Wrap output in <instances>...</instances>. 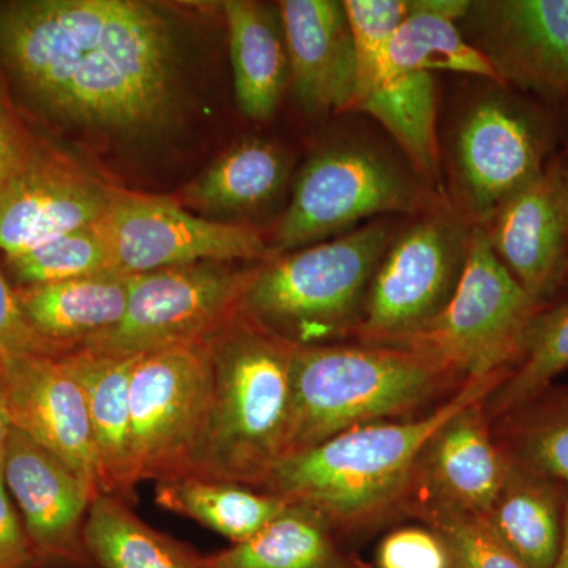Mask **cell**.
<instances>
[{
    "label": "cell",
    "mask_w": 568,
    "mask_h": 568,
    "mask_svg": "<svg viewBox=\"0 0 568 568\" xmlns=\"http://www.w3.org/2000/svg\"><path fill=\"white\" fill-rule=\"evenodd\" d=\"M541 308L497 260L484 227L474 226L454 297L405 347L432 355L463 383L507 375Z\"/></svg>",
    "instance_id": "9"
},
{
    "label": "cell",
    "mask_w": 568,
    "mask_h": 568,
    "mask_svg": "<svg viewBox=\"0 0 568 568\" xmlns=\"http://www.w3.org/2000/svg\"><path fill=\"white\" fill-rule=\"evenodd\" d=\"M343 2L357 48L353 111L375 118L394 138L418 178L440 196L444 190L435 74L388 54V43L409 13L410 0Z\"/></svg>",
    "instance_id": "10"
},
{
    "label": "cell",
    "mask_w": 568,
    "mask_h": 568,
    "mask_svg": "<svg viewBox=\"0 0 568 568\" xmlns=\"http://www.w3.org/2000/svg\"><path fill=\"white\" fill-rule=\"evenodd\" d=\"M89 560L102 568H197L200 556L145 525L118 497L93 500L82 529Z\"/></svg>",
    "instance_id": "29"
},
{
    "label": "cell",
    "mask_w": 568,
    "mask_h": 568,
    "mask_svg": "<svg viewBox=\"0 0 568 568\" xmlns=\"http://www.w3.org/2000/svg\"><path fill=\"white\" fill-rule=\"evenodd\" d=\"M485 399L448 418L426 443L403 511L424 523L448 515L487 517L506 478L508 458L497 443Z\"/></svg>",
    "instance_id": "15"
},
{
    "label": "cell",
    "mask_w": 568,
    "mask_h": 568,
    "mask_svg": "<svg viewBox=\"0 0 568 568\" xmlns=\"http://www.w3.org/2000/svg\"><path fill=\"white\" fill-rule=\"evenodd\" d=\"M197 568H366L338 547L320 514L290 504L248 540L200 556Z\"/></svg>",
    "instance_id": "25"
},
{
    "label": "cell",
    "mask_w": 568,
    "mask_h": 568,
    "mask_svg": "<svg viewBox=\"0 0 568 568\" xmlns=\"http://www.w3.org/2000/svg\"><path fill=\"white\" fill-rule=\"evenodd\" d=\"M290 174L286 153L250 138L227 149L186 186V203L223 213L253 212L274 201Z\"/></svg>",
    "instance_id": "26"
},
{
    "label": "cell",
    "mask_w": 568,
    "mask_h": 568,
    "mask_svg": "<svg viewBox=\"0 0 568 568\" xmlns=\"http://www.w3.org/2000/svg\"><path fill=\"white\" fill-rule=\"evenodd\" d=\"M396 231L386 216L265 261L239 315L295 347L355 336L373 275Z\"/></svg>",
    "instance_id": "5"
},
{
    "label": "cell",
    "mask_w": 568,
    "mask_h": 568,
    "mask_svg": "<svg viewBox=\"0 0 568 568\" xmlns=\"http://www.w3.org/2000/svg\"><path fill=\"white\" fill-rule=\"evenodd\" d=\"M61 361L88 405L100 491L123 500L138 485L130 450V384L138 355L111 357L77 349Z\"/></svg>",
    "instance_id": "21"
},
{
    "label": "cell",
    "mask_w": 568,
    "mask_h": 568,
    "mask_svg": "<svg viewBox=\"0 0 568 568\" xmlns=\"http://www.w3.org/2000/svg\"><path fill=\"white\" fill-rule=\"evenodd\" d=\"M2 466L39 567L88 564L82 529L99 488L17 428Z\"/></svg>",
    "instance_id": "16"
},
{
    "label": "cell",
    "mask_w": 568,
    "mask_h": 568,
    "mask_svg": "<svg viewBox=\"0 0 568 568\" xmlns=\"http://www.w3.org/2000/svg\"><path fill=\"white\" fill-rule=\"evenodd\" d=\"M212 394L209 336L138 355L130 384L134 478L189 476Z\"/></svg>",
    "instance_id": "11"
},
{
    "label": "cell",
    "mask_w": 568,
    "mask_h": 568,
    "mask_svg": "<svg viewBox=\"0 0 568 568\" xmlns=\"http://www.w3.org/2000/svg\"><path fill=\"white\" fill-rule=\"evenodd\" d=\"M446 544L452 568H529L480 517H435L425 521Z\"/></svg>",
    "instance_id": "33"
},
{
    "label": "cell",
    "mask_w": 568,
    "mask_h": 568,
    "mask_svg": "<svg viewBox=\"0 0 568 568\" xmlns=\"http://www.w3.org/2000/svg\"><path fill=\"white\" fill-rule=\"evenodd\" d=\"M416 171L364 142L346 141L315 153L295 179L276 226L271 260L349 233L388 215H418L437 204Z\"/></svg>",
    "instance_id": "7"
},
{
    "label": "cell",
    "mask_w": 568,
    "mask_h": 568,
    "mask_svg": "<svg viewBox=\"0 0 568 568\" xmlns=\"http://www.w3.org/2000/svg\"><path fill=\"white\" fill-rule=\"evenodd\" d=\"M473 227L443 203L396 231L373 275L355 338L364 345L405 347L424 332L457 291Z\"/></svg>",
    "instance_id": "8"
},
{
    "label": "cell",
    "mask_w": 568,
    "mask_h": 568,
    "mask_svg": "<svg viewBox=\"0 0 568 568\" xmlns=\"http://www.w3.org/2000/svg\"><path fill=\"white\" fill-rule=\"evenodd\" d=\"M31 541L9 497L0 462V568H36Z\"/></svg>",
    "instance_id": "37"
},
{
    "label": "cell",
    "mask_w": 568,
    "mask_h": 568,
    "mask_svg": "<svg viewBox=\"0 0 568 568\" xmlns=\"http://www.w3.org/2000/svg\"><path fill=\"white\" fill-rule=\"evenodd\" d=\"M11 429H13V424H11L6 394H3V387L2 384H0V462H2L3 454H6V447L10 439Z\"/></svg>",
    "instance_id": "38"
},
{
    "label": "cell",
    "mask_w": 568,
    "mask_h": 568,
    "mask_svg": "<svg viewBox=\"0 0 568 568\" xmlns=\"http://www.w3.org/2000/svg\"><path fill=\"white\" fill-rule=\"evenodd\" d=\"M39 142L18 118L0 74V192L28 163Z\"/></svg>",
    "instance_id": "36"
},
{
    "label": "cell",
    "mask_w": 568,
    "mask_h": 568,
    "mask_svg": "<svg viewBox=\"0 0 568 568\" xmlns=\"http://www.w3.org/2000/svg\"><path fill=\"white\" fill-rule=\"evenodd\" d=\"M458 26L500 84L552 106L568 99V0H467Z\"/></svg>",
    "instance_id": "14"
},
{
    "label": "cell",
    "mask_w": 568,
    "mask_h": 568,
    "mask_svg": "<svg viewBox=\"0 0 568 568\" xmlns=\"http://www.w3.org/2000/svg\"><path fill=\"white\" fill-rule=\"evenodd\" d=\"M481 227L497 260L538 305L559 301L568 290V231L558 156Z\"/></svg>",
    "instance_id": "18"
},
{
    "label": "cell",
    "mask_w": 568,
    "mask_h": 568,
    "mask_svg": "<svg viewBox=\"0 0 568 568\" xmlns=\"http://www.w3.org/2000/svg\"><path fill=\"white\" fill-rule=\"evenodd\" d=\"M282 18L290 85L308 114L353 111L357 48L345 2L283 0Z\"/></svg>",
    "instance_id": "20"
},
{
    "label": "cell",
    "mask_w": 568,
    "mask_h": 568,
    "mask_svg": "<svg viewBox=\"0 0 568 568\" xmlns=\"http://www.w3.org/2000/svg\"><path fill=\"white\" fill-rule=\"evenodd\" d=\"M556 111H558L559 145L562 148L558 156L568 164V99L556 104Z\"/></svg>",
    "instance_id": "39"
},
{
    "label": "cell",
    "mask_w": 568,
    "mask_h": 568,
    "mask_svg": "<svg viewBox=\"0 0 568 568\" xmlns=\"http://www.w3.org/2000/svg\"><path fill=\"white\" fill-rule=\"evenodd\" d=\"M209 345L211 406L189 476L263 488L286 457L297 347L241 315Z\"/></svg>",
    "instance_id": "3"
},
{
    "label": "cell",
    "mask_w": 568,
    "mask_h": 568,
    "mask_svg": "<svg viewBox=\"0 0 568 568\" xmlns=\"http://www.w3.org/2000/svg\"><path fill=\"white\" fill-rule=\"evenodd\" d=\"M558 145L556 106L488 82L459 112L448 140L452 207L474 226H485L547 171Z\"/></svg>",
    "instance_id": "6"
},
{
    "label": "cell",
    "mask_w": 568,
    "mask_h": 568,
    "mask_svg": "<svg viewBox=\"0 0 568 568\" xmlns=\"http://www.w3.org/2000/svg\"><path fill=\"white\" fill-rule=\"evenodd\" d=\"M564 514L566 489L508 458L503 487L484 518L526 566L552 568L562 541Z\"/></svg>",
    "instance_id": "24"
},
{
    "label": "cell",
    "mask_w": 568,
    "mask_h": 568,
    "mask_svg": "<svg viewBox=\"0 0 568 568\" xmlns=\"http://www.w3.org/2000/svg\"><path fill=\"white\" fill-rule=\"evenodd\" d=\"M155 503L222 534L233 544L248 540L290 506L267 491L196 476L156 481Z\"/></svg>",
    "instance_id": "27"
},
{
    "label": "cell",
    "mask_w": 568,
    "mask_h": 568,
    "mask_svg": "<svg viewBox=\"0 0 568 568\" xmlns=\"http://www.w3.org/2000/svg\"><path fill=\"white\" fill-rule=\"evenodd\" d=\"M559 159V156H558ZM560 182H562L564 200H566L567 231H568V164L559 159Z\"/></svg>",
    "instance_id": "41"
},
{
    "label": "cell",
    "mask_w": 568,
    "mask_h": 568,
    "mask_svg": "<svg viewBox=\"0 0 568 568\" xmlns=\"http://www.w3.org/2000/svg\"><path fill=\"white\" fill-rule=\"evenodd\" d=\"M508 458L558 481L568 493V386H549L493 422Z\"/></svg>",
    "instance_id": "30"
},
{
    "label": "cell",
    "mask_w": 568,
    "mask_h": 568,
    "mask_svg": "<svg viewBox=\"0 0 568 568\" xmlns=\"http://www.w3.org/2000/svg\"><path fill=\"white\" fill-rule=\"evenodd\" d=\"M132 275L84 276L17 287L24 315L41 335L77 351L84 339L114 328L125 316Z\"/></svg>",
    "instance_id": "23"
},
{
    "label": "cell",
    "mask_w": 568,
    "mask_h": 568,
    "mask_svg": "<svg viewBox=\"0 0 568 568\" xmlns=\"http://www.w3.org/2000/svg\"><path fill=\"white\" fill-rule=\"evenodd\" d=\"M61 358L24 355L0 365L11 424L100 491L88 405Z\"/></svg>",
    "instance_id": "19"
},
{
    "label": "cell",
    "mask_w": 568,
    "mask_h": 568,
    "mask_svg": "<svg viewBox=\"0 0 568 568\" xmlns=\"http://www.w3.org/2000/svg\"><path fill=\"white\" fill-rule=\"evenodd\" d=\"M6 264L20 286L118 272L104 216L32 252L10 257Z\"/></svg>",
    "instance_id": "32"
},
{
    "label": "cell",
    "mask_w": 568,
    "mask_h": 568,
    "mask_svg": "<svg viewBox=\"0 0 568 568\" xmlns=\"http://www.w3.org/2000/svg\"><path fill=\"white\" fill-rule=\"evenodd\" d=\"M256 268L200 263L132 275L121 323L78 349L134 357L207 338L239 315Z\"/></svg>",
    "instance_id": "12"
},
{
    "label": "cell",
    "mask_w": 568,
    "mask_h": 568,
    "mask_svg": "<svg viewBox=\"0 0 568 568\" xmlns=\"http://www.w3.org/2000/svg\"><path fill=\"white\" fill-rule=\"evenodd\" d=\"M376 568H452L446 544L432 528L392 530L376 551Z\"/></svg>",
    "instance_id": "35"
},
{
    "label": "cell",
    "mask_w": 568,
    "mask_h": 568,
    "mask_svg": "<svg viewBox=\"0 0 568 568\" xmlns=\"http://www.w3.org/2000/svg\"><path fill=\"white\" fill-rule=\"evenodd\" d=\"M462 384L435 357L413 347H297L286 457L355 426L410 417Z\"/></svg>",
    "instance_id": "4"
},
{
    "label": "cell",
    "mask_w": 568,
    "mask_h": 568,
    "mask_svg": "<svg viewBox=\"0 0 568 568\" xmlns=\"http://www.w3.org/2000/svg\"><path fill=\"white\" fill-rule=\"evenodd\" d=\"M568 368V297L544 306L530 323L517 364L485 399L489 420L506 416L551 386Z\"/></svg>",
    "instance_id": "31"
},
{
    "label": "cell",
    "mask_w": 568,
    "mask_h": 568,
    "mask_svg": "<svg viewBox=\"0 0 568 568\" xmlns=\"http://www.w3.org/2000/svg\"><path fill=\"white\" fill-rule=\"evenodd\" d=\"M466 7L467 0H410L409 13L388 43V54L433 74L450 71L500 84L485 55L459 29Z\"/></svg>",
    "instance_id": "28"
},
{
    "label": "cell",
    "mask_w": 568,
    "mask_h": 568,
    "mask_svg": "<svg viewBox=\"0 0 568 568\" xmlns=\"http://www.w3.org/2000/svg\"><path fill=\"white\" fill-rule=\"evenodd\" d=\"M73 351L52 342L33 327L22 312L17 290L10 286L9 280L0 271V365L24 355L59 358Z\"/></svg>",
    "instance_id": "34"
},
{
    "label": "cell",
    "mask_w": 568,
    "mask_h": 568,
    "mask_svg": "<svg viewBox=\"0 0 568 568\" xmlns=\"http://www.w3.org/2000/svg\"><path fill=\"white\" fill-rule=\"evenodd\" d=\"M239 110L254 122L271 119L290 84L282 18L263 3H223Z\"/></svg>",
    "instance_id": "22"
},
{
    "label": "cell",
    "mask_w": 568,
    "mask_h": 568,
    "mask_svg": "<svg viewBox=\"0 0 568 568\" xmlns=\"http://www.w3.org/2000/svg\"><path fill=\"white\" fill-rule=\"evenodd\" d=\"M0 65L70 126L140 136L166 129L181 108V39L152 3L0 2Z\"/></svg>",
    "instance_id": "1"
},
{
    "label": "cell",
    "mask_w": 568,
    "mask_h": 568,
    "mask_svg": "<svg viewBox=\"0 0 568 568\" xmlns=\"http://www.w3.org/2000/svg\"><path fill=\"white\" fill-rule=\"evenodd\" d=\"M552 568H568V493H566V514H564V532L558 559Z\"/></svg>",
    "instance_id": "40"
},
{
    "label": "cell",
    "mask_w": 568,
    "mask_h": 568,
    "mask_svg": "<svg viewBox=\"0 0 568 568\" xmlns=\"http://www.w3.org/2000/svg\"><path fill=\"white\" fill-rule=\"evenodd\" d=\"M506 375L466 381L429 413L346 429L283 458L263 491L315 510L334 530L366 529L405 508L417 459L448 418L487 398Z\"/></svg>",
    "instance_id": "2"
},
{
    "label": "cell",
    "mask_w": 568,
    "mask_h": 568,
    "mask_svg": "<svg viewBox=\"0 0 568 568\" xmlns=\"http://www.w3.org/2000/svg\"><path fill=\"white\" fill-rule=\"evenodd\" d=\"M104 222L119 274L271 260L268 245L254 227L200 219L162 197L118 192Z\"/></svg>",
    "instance_id": "13"
},
{
    "label": "cell",
    "mask_w": 568,
    "mask_h": 568,
    "mask_svg": "<svg viewBox=\"0 0 568 568\" xmlns=\"http://www.w3.org/2000/svg\"><path fill=\"white\" fill-rule=\"evenodd\" d=\"M118 192L40 145L0 192V252L6 260L99 222Z\"/></svg>",
    "instance_id": "17"
}]
</instances>
